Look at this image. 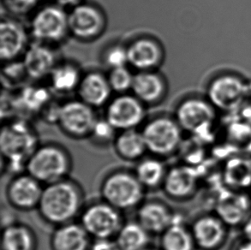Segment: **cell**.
Here are the masks:
<instances>
[{
	"label": "cell",
	"mask_w": 251,
	"mask_h": 250,
	"mask_svg": "<svg viewBox=\"0 0 251 250\" xmlns=\"http://www.w3.org/2000/svg\"><path fill=\"white\" fill-rule=\"evenodd\" d=\"M85 205L82 186L68 177L44 186L36 211L44 222L57 227L78 220Z\"/></svg>",
	"instance_id": "6da1fadb"
},
{
	"label": "cell",
	"mask_w": 251,
	"mask_h": 250,
	"mask_svg": "<svg viewBox=\"0 0 251 250\" xmlns=\"http://www.w3.org/2000/svg\"><path fill=\"white\" fill-rule=\"evenodd\" d=\"M39 145L38 134L30 123L22 118L9 121L2 126L0 135L2 165L13 175L24 173Z\"/></svg>",
	"instance_id": "7a4b0ae2"
},
{
	"label": "cell",
	"mask_w": 251,
	"mask_h": 250,
	"mask_svg": "<svg viewBox=\"0 0 251 250\" xmlns=\"http://www.w3.org/2000/svg\"><path fill=\"white\" fill-rule=\"evenodd\" d=\"M72 169V154L65 147L55 142L38 146L25 166V172L44 186L68 178Z\"/></svg>",
	"instance_id": "3957f363"
},
{
	"label": "cell",
	"mask_w": 251,
	"mask_h": 250,
	"mask_svg": "<svg viewBox=\"0 0 251 250\" xmlns=\"http://www.w3.org/2000/svg\"><path fill=\"white\" fill-rule=\"evenodd\" d=\"M146 192L135 173L126 169L110 172L100 186L101 200L122 213L136 209L145 200Z\"/></svg>",
	"instance_id": "277c9868"
},
{
	"label": "cell",
	"mask_w": 251,
	"mask_h": 250,
	"mask_svg": "<svg viewBox=\"0 0 251 250\" xmlns=\"http://www.w3.org/2000/svg\"><path fill=\"white\" fill-rule=\"evenodd\" d=\"M141 131L149 153L160 159L175 155L183 145L184 132L175 118H155L146 123Z\"/></svg>",
	"instance_id": "5b68a950"
},
{
	"label": "cell",
	"mask_w": 251,
	"mask_h": 250,
	"mask_svg": "<svg viewBox=\"0 0 251 250\" xmlns=\"http://www.w3.org/2000/svg\"><path fill=\"white\" fill-rule=\"evenodd\" d=\"M93 240L115 239L125 224L123 213L103 200L85 205L78 219Z\"/></svg>",
	"instance_id": "8992f818"
},
{
	"label": "cell",
	"mask_w": 251,
	"mask_h": 250,
	"mask_svg": "<svg viewBox=\"0 0 251 250\" xmlns=\"http://www.w3.org/2000/svg\"><path fill=\"white\" fill-rule=\"evenodd\" d=\"M217 112L207 97H193L180 103L175 119L183 132L195 138H201L210 134L217 121Z\"/></svg>",
	"instance_id": "52a82bcc"
},
{
	"label": "cell",
	"mask_w": 251,
	"mask_h": 250,
	"mask_svg": "<svg viewBox=\"0 0 251 250\" xmlns=\"http://www.w3.org/2000/svg\"><path fill=\"white\" fill-rule=\"evenodd\" d=\"M251 94V87L245 78L224 73L210 81L206 97L218 111L230 112L240 109Z\"/></svg>",
	"instance_id": "ba28073f"
},
{
	"label": "cell",
	"mask_w": 251,
	"mask_h": 250,
	"mask_svg": "<svg viewBox=\"0 0 251 250\" xmlns=\"http://www.w3.org/2000/svg\"><path fill=\"white\" fill-rule=\"evenodd\" d=\"M30 31L37 42L47 44L63 41L70 33L68 13L58 4L42 7L32 18Z\"/></svg>",
	"instance_id": "9c48e42d"
},
{
	"label": "cell",
	"mask_w": 251,
	"mask_h": 250,
	"mask_svg": "<svg viewBox=\"0 0 251 250\" xmlns=\"http://www.w3.org/2000/svg\"><path fill=\"white\" fill-rule=\"evenodd\" d=\"M97 120L94 108L80 100L60 105L57 124L70 138L82 140L89 138Z\"/></svg>",
	"instance_id": "30bf717a"
},
{
	"label": "cell",
	"mask_w": 251,
	"mask_h": 250,
	"mask_svg": "<svg viewBox=\"0 0 251 250\" xmlns=\"http://www.w3.org/2000/svg\"><path fill=\"white\" fill-rule=\"evenodd\" d=\"M43 189L44 185L26 172L15 174L5 187L7 203L19 212L37 210Z\"/></svg>",
	"instance_id": "8fae6325"
},
{
	"label": "cell",
	"mask_w": 251,
	"mask_h": 250,
	"mask_svg": "<svg viewBox=\"0 0 251 250\" xmlns=\"http://www.w3.org/2000/svg\"><path fill=\"white\" fill-rule=\"evenodd\" d=\"M145 116L143 102L136 96L121 95L109 103L105 119L119 132L138 128L144 121Z\"/></svg>",
	"instance_id": "7c38bea8"
},
{
	"label": "cell",
	"mask_w": 251,
	"mask_h": 250,
	"mask_svg": "<svg viewBox=\"0 0 251 250\" xmlns=\"http://www.w3.org/2000/svg\"><path fill=\"white\" fill-rule=\"evenodd\" d=\"M197 250H220L229 236V227L214 213L201 214L190 224Z\"/></svg>",
	"instance_id": "4fadbf2b"
},
{
	"label": "cell",
	"mask_w": 251,
	"mask_h": 250,
	"mask_svg": "<svg viewBox=\"0 0 251 250\" xmlns=\"http://www.w3.org/2000/svg\"><path fill=\"white\" fill-rule=\"evenodd\" d=\"M214 210L229 228L241 227L251 214V197L246 191L226 188L219 193Z\"/></svg>",
	"instance_id": "5bb4252c"
},
{
	"label": "cell",
	"mask_w": 251,
	"mask_h": 250,
	"mask_svg": "<svg viewBox=\"0 0 251 250\" xmlns=\"http://www.w3.org/2000/svg\"><path fill=\"white\" fill-rule=\"evenodd\" d=\"M200 176L193 166L183 163L168 168L164 181V194L174 201H186L197 195Z\"/></svg>",
	"instance_id": "9a60e30c"
},
{
	"label": "cell",
	"mask_w": 251,
	"mask_h": 250,
	"mask_svg": "<svg viewBox=\"0 0 251 250\" xmlns=\"http://www.w3.org/2000/svg\"><path fill=\"white\" fill-rule=\"evenodd\" d=\"M69 31L79 40L91 41L98 38L105 27L104 15L96 7L80 3L68 13Z\"/></svg>",
	"instance_id": "2e32d148"
},
{
	"label": "cell",
	"mask_w": 251,
	"mask_h": 250,
	"mask_svg": "<svg viewBox=\"0 0 251 250\" xmlns=\"http://www.w3.org/2000/svg\"><path fill=\"white\" fill-rule=\"evenodd\" d=\"M176 213L161 200H145L136 209V220L151 236H160L173 223Z\"/></svg>",
	"instance_id": "e0dca14e"
},
{
	"label": "cell",
	"mask_w": 251,
	"mask_h": 250,
	"mask_svg": "<svg viewBox=\"0 0 251 250\" xmlns=\"http://www.w3.org/2000/svg\"><path fill=\"white\" fill-rule=\"evenodd\" d=\"M27 31L17 21L3 19L0 24V58L2 61H15L28 48Z\"/></svg>",
	"instance_id": "ac0fdd59"
},
{
	"label": "cell",
	"mask_w": 251,
	"mask_h": 250,
	"mask_svg": "<svg viewBox=\"0 0 251 250\" xmlns=\"http://www.w3.org/2000/svg\"><path fill=\"white\" fill-rule=\"evenodd\" d=\"M93 241L82 225L75 221L54 227L49 246L51 250H90Z\"/></svg>",
	"instance_id": "d6986e66"
},
{
	"label": "cell",
	"mask_w": 251,
	"mask_h": 250,
	"mask_svg": "<svg viewBox=\"0 0 251 250\" xmlns=\"http://www.w3.org/2000/svg\"><path fill=\"white\" fill-rule=\"evenodd\" d=\"M23 64L27 76L34 80L49 76L57 65L53 51L47 45L37 41L28 46L23 56Z\"/></svg>",
	"instance_id": "ffe728a7"
},
{
	"label": "cell",
	"mask_w": 251,
	"mask_h": 250,
	"mask_svg": "<svg viewBox=\"0 0 251 250\" xmlns=\"http://www.w3.org/2000/svg\"><path fill=\"white\" fill-rule=\"evenodd\" d=\"M77 91L80 100L95 109L108 102L112 90L108 78L100 72H90L82 78Z\"/></svg>",
	"instance_id": "44dd1931"
},
{
	"label": "cell",
	"mask_w": 251,
	"mask_h": 250,
	"mask_svg": "<svg viewBox=\"0 0 251 250\" xmlns=\"http://www.w3.org/2000/svg\"><path fill=\"white\" fill-rule=\"evenodd\" d=\"M129 64L141 71H149L156 67L162 59V51L156 41L141 38L127 48Z\"/></svg>",
	"instance_id": "7402d4cb"
},
{
	"label": "cell",
	"mask_w": 251,
	"mask_h": 250,
	"mask_svg": "<svg viewBox=\"0 0 251 250\" xmlns=\"http://www.w3.org/2000/svg\"><path fill=\"white\" fill-rule=\"evenodd\" d=\"M112 147L116 155L127 162L137 163L149 153L143 133L137 128L119 131Z\"/></svg>",
	"instance_id": "603a6c76"
},
{
	"label": "cell",
	"mask_w": 251,
	"mask_h": 250,
	"mask_svg": "<svg viewBox=\"0 0 251 250\" xmlns=\"http://www.w3.org/2000/svg\"><path fill=\"white\" fill-rule=\"evenodd\" d=\"M38 245L37 235L27 224L13 221L3 225L2 250H37Z\"/></svg>",
	"instance_id": "cb8c5ba5"
},
{
	"label": "cell",
	"mask_w": 251,
	"mask_h": 250,
	"mask_svg": "<svg viewBox=\"0 0 251 250\" xmlns=\"http://www.w3.org/2000/svg\"><path fill=\"white\" fill-rule=\"evenodd\" d=\"M51 101V95L48 88L41 86H27L12 99L13 111L27 116L41 115Z\"/></svg>",
	"instance_id": "d4e9b609"
},
{
	"label": "cell",
	"mask_w": 251,
	"mask_h": 250,
	"mask_svg": "<svg viewBox=\"0 0 251 250\" xmlns=\"http://www.w3.org/2000/svg\"><path fill=\"white\" fill-rule=\"evenodd\" d=\"M164 160L155 156H145L136 163L133 172L147 191L162 189L169 168Z\"/></svg>",
	"instance_id": "484cf974"
},
{
	"label": "cell",
	"mask_w": 251,
	"mask_h": 250,
	"mask_svg": "<svg viewBox=\"0 0 251 250\" xmlns=\"http://www.w3.org/2000/svg\"><path fill=\"white\" fill-rule=\"evenodd\" d=\"M160 237L161 250H197L190 225L176 213L173 223Z\"/></svg>",
	"instance_id": "4316f807"
},
{
	"label": "cell",
	"mask_w": 251,
	"mask_h": 250,
	"mask_svg": "<svg viewBox=\"0 0 251 250\" xmlns=\"http://www.w3.org/2000/svg\"><path fill=\"white\" fill-rule=\"evenodd\" d=\"M131 90L140 101L152 104L163 97L166 85L159 75L150 71H140L134 75Z\"/></svg>",
	"instance_id": "83f0119b"
},
{
	"label": "cell",
	"mask_w": 251,
	"mask_h": 250,
	"mask_svg": "<svg viewBox=\"0 0 251 250\" xmlns=\"http://www.w3.org/2000/svg\"><path fill=\"white\" fill-rule=\"evenodd\" d=\"M226 188L246 191L251 189V159L236 157L230 159L224 170Z\"/></svg>",
	"instance_id": "f1b7e54d"
},
{
	"label": "cell",
	"mask_w": 251,
	"mask_h": 250,
	"mask_svg": "<svg viewBox=\"0 0 251 250\" xmlns=\"http://www.w3.org/2000/svg\"><path fill=\"white\" fill-rule=\"evenodd\" d=\"M150 235L136 220L125 222L116 236L120 250H143L150 246Z\"/></svg>",
	"instance_id": "f546056e"
},
{
	"label": "cell",
	"mask_w": 251,
	"mask_h": 250,
	"mask_svg": "<svg viewBox=\"0 0 251 250\" xmlns=\"http://www.w3.org/2000/svg\"><path fill=\"white\" fill-rule=\"evenodd\" d=\"M53 91L65 95L78 88L82 76L78 68L70 63L57 64L49 75Z\"/></svg>",
	"instance_id": "4dcf8cb0"
},
{
	"label": "cell",
	"mask_w": 251,
	"mask_h": 250,
	"mask_svg": "<svg viewBox=\"0 0 251 250\" xmlns=\"http://www.w3.org/2000/svg\"><path fill=\"white\" fill-rule=\"evenodd\" d=\"M107 78L112 91L116 93L123 95L132 88L134 75L126 67L112 69Z\"/></svg>",
	"instance_id": "1f68e13d"
},
{
	"label": "cell",
	"mask_w": 251,
	"mask_h": 250,
	"mask_svg": "<svg viewBox=\"0 0 251 250\" xmlns=\"http://www.w3.org/2000/svg\"><path fill=\"white\" fill-rule=\"evenodd\" d=\"M117 132L105 118L98 119L88 139H91L92 142H95L96 145H108L110 143H113L118 134Z\"/></svg>",
	"instance_id": "d6a6232c"
},
{
	"label": "cell",
	"mask_w": 251,
	"mask_h": 250,
	"mask_svg": "<svg viewBox=\"0 0 251 250\" xmlns=\"http://www.w3.org/2000/svg\"><path fill=\"white\" fill-rule=\"evenodd\" d=\"M104 61L112 70L117 68L126 67V65L129 64L127 48L119 45L109 48L104 55Z\"/></svg>",
	"instance_id": "836d02e7"
},
{
	"label": "cell",
	"mask_w": 251,
	"mask_h": 250,
	"mask_svg": "<svg viewBox=\"0 0 251 250\" xmlns=\"http://www.w3.org/2000/svg\"><path fill=\"white\" fill-rule=\"evenodd\" d=\"M3 80L6 81L8 84H11L13 81H19L22 78L27 75L23 61L8 62L6 66L3 69Z\"/></svg>",
	"instance_id": "e575fe53"
},
{
	"label": "cell",
	"mask_w": 251,
	"mask_h": 250,
	"mask_svg": "<svg viewBox=\"0 0 251 250\" xmlns=\"http://www.w3.org/2000/svg\"><path fill=\"white\" fill-rule=\"evenodd\" d=\"M41 0H3L4 6L14 14H25L34 10Z\"/></svg>",
	"instance_id": "d590c367"
},
{
	"label": "cell",
	"mask_w": 251,
	"mask_h": 250,
	"mask_svg": "<svg viewBox=\"0 0 251 250\" xmlns=\"http://www.w3.org/2000/svg\"><path fill=\"white\" fill-rule=\"evenodd\" d=\"M90 250H120L114 239L94 240Z\"/></svg>",
	"instance_id": "8d00e7d4"
},
{
	"label": "cell",
	"mask_w": 251,
	"mask_h": 250,
	"mask_svg": "<svg viewBox=\"0 0 251 250\" xmlns=\"http://www.w3.org/2000/svg\"><path fill=\"white\" fill-rule=\"evenodd\" d=\"M230 250H251V240L241 236L231 244Z\"/></svg>",
	"instance_id": "74e56055"
},
{
	"label": "cell",
	"mask_w": 251,
	"mask_h": 250,
	"mask_svg": "<svg viewBox=\"0 0 251 250\" xmlns=\"http://www.w3.org/2000/svg\"><path fill=\"white\" fill-rule=\"evenodd\" d=\"M240 228L242 230V237L251 240V214Z\"/></svg>",
	"instance_id": "f35d334b"
},
{
	"label": "cell",
	"mask_w": 251,
	"mask_h": 250,
	"mask_svg": "<svg viewBox=\"0 0 251 250\" xmlns=\"http://www.w3.org/2000/svg\"><path fill=\"white\" fill-rule=\"evenodd\" d=\"M55 3L61 7H75L82 3V0H54Z\"/></svg>",
	"instance_id": "ab89813d"
},
{
	"label": "cell",
	"mask_w": 251,
	"mask_h": 250,
	"mask_svg": "<svg viewBox=\"0 0 251 250\" xmlns=\"http://www.w3.org/2000/svg\"><path fill=\"white\" fill-rule=\"evenodd\" d=\"M143 250H161L160 248L158 249V248L152 247V246H149V247H147L146 249H144Z\"/></svg>",
	"instance_id": "60d3db41"
},
{
	"label": "cell",
	"mask_w": 251,
	"mask_h": 250,
	"mask_svg": "<svg viewBox=\"0 0 251 250\" xmlns=\"http://www.w3.org/2000/svg\"><path fill=\"white\" fill-rule=\"evenodd\" d=\"M249 195H250V197H251V189L249 190Z\"/></svg>",
	"instance_id": "b9f144b4"
}]
</instances>
